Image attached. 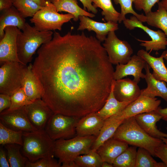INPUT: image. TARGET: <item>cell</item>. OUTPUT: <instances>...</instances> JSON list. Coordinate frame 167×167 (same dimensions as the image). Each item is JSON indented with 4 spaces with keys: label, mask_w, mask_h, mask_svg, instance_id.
Returning <instances> with one entry per match:
<instances>
[{
    "label": "cell",
    "mask_w": 167,
    "mask_h": 167,
    "mask_svg": "<svg viewBox=\"0 0 167 167\" xmlns=\"http://www.w3.org/2000/svg\"><path fill=\"white\" fill-rule=\"evenodd\" d=\"M32 64L41 99L54 113L81 118L98 111L110 92L114 69L96 37L55 32Z\"/></svg>",
    "instance_id": "obj_1"
},
{
    "label": "cell",
    "mask_w": 167,
    "mask_h": 167,
    "mask_svg": "<svg viewBox=\"0 0 167 167\" xmlns=\"http://www.w3.org/2000/svg\"><path fill=\"white\" fill-rule=\"evenodd\" d=\"M112 138L129 145L144 148L153 156L156 148L163 142L161 139L152 137L147 133L138 124L135 117L125 119Z\"/></svg>",
    "instance_id": "obj_2"
},
{
    "label": "cell",
    "mask_w": 167,
    "mask_h": 167,
    "mask_svg": "<svg viewBox=\"0 0 167 167\" xmlns=\"http://www.w3.org/2000/svg\"><path fill=\"white\" fill-rule=\"evenodd\" d=\"M23 140L21 150L30 162L54 158L55 141L50 138L45 129L23 132Z\"/></svg>",
    "instance_id": "obj_3"
},
{
    "label": "cell",
    "mask_w": 167,
    "mask_h": 167,
    "mask_svg": "<svg viewBox=\"0 0 167 167\" xmlns=\"http://www.w3.org/2000/svg\"><path fill=\"white\" fill-rule=\"evenodd\" d=\"M22 31L17 38V55L20 62L27 65L38 48L50 41L54 33L51 31H38L27 22Z\"/></svg>",
    "instance_id": "obj_4"
},
{
    "label": "cell",
    "mask_w": 167,
    "mask_h": 167,
    "mask_svg": "<svg viewBox=\"0 0 167 167\" xmlns=\"http://www.w3.org/2000/svg\"><path fill=\"white\" fill-rule=\"evenodd\" d=\"M96 138L94 135L82 136L77 135L69 139H61L55 140L54 156L61 164L74 161L78 156L88 153Z\"/></svg>",
    "instance_id": "obj_5"
},
{
    "label": "cell",
    "mask_w": 167,
    "mask_h": 167,
    "mask_svg": "<svg viewBox=\"0 0 167 167\" xmlns=\"http://www.w3.org/2000/svg\"><path fill=\"white\" fill-rule=\"evenodd\" d=\"M74 18L70 13H59L52 2H46L45 6L38 10L30 21L39 31H61L62 25Z\"/></svg>",
    "instance_id": "obj_6"
},
{
    "label": "cell",
    "mask_w": 167,
    "mask_h": 167,
    "mask_svg": "<svg viewBox=\"0 0 167 167\" xmlns=\"http://www.w3.org/2000/svg\"><path fill=\"white\" fill-rule=\"evenodd\" d=\"M0 68V93L11 96L22 87L27 65L16 61L4 62Z\"/></svg>",
    "instance_id": "obj_7"
},
{
    "label": "cell",
    "mask_w": 167,
    "mask_h": 167,
    "mask_svg": "<svg viewBox=\"0 0 167 167\" xmlns=\"http://www.w3.org/2000/svg\"><path fill=\"white\" fill-rule=\"evenodd\" d=\"M81 118L54 113L48 120L45 130L55 141L69 138L76 133V126Z\"/></svg>",
    "instance_id": "obj_8"
},
{
    "label": "cell",
    "mask_w": 167,
    "mask_h": 167,
    "mask_svg": "<svg viewBox=\"0 0 167 167\" xmlns=\"http://www.w3.org/2000/svg\"><path fill=\"white\" fill-rule=\"evenodd\" d=\"M103 46L112 64L126 63L130 60L133 53L130 44L126 41L119 39L115 31L109 33Z\"/></svg>",
    "instance_id": "obj_9"
},
{
    "label": "cell",
    "mask_w": 167,
    "mask_h": 167,
    "mask_svg": "<svg viewBox=\"0 0 167 167\" xmlns=\"http://www.w3.org/2000/svg\"><path fill=\"white\" fill-rule=\"evenodd\" d=\"M125 27L130 30L135 28H139L146 32L150 37V41H144L138 39H136L141 42L140 45L144 47L145 50L158 51L165 49L167 46V38L165 33L161 30L155 31L152 30L144 25L135 16H131L129 19H126L123 21Z\"/></svg>",
    "instance_id": "obj_10"
},
{
    "label": "cell",
    "mask_w": 167,
    "mask_h": 167,
    "mask_svg": "<svg viewBox=\"0 0 167 167\" xmlns=\"http://www.w3.org/2000/svg\"><path fill=\"white\" fill-rule=\"evenodd\" d=\"M0 120L5 126L15 131L29 132L38 130L30 122L25 106L11 111L4 110L0 113Z\"/></svg>",
    "instance_id": "obj_11"
},
{
    "label": "cell",
    "mask_w": 167,
    "mask_h": 167,
    "mask_svg": "<svg viewBox=\"0 0 167 167\" xmlns=\"http://www.w3.org/2000/svg\"><path fill=\"white\" fill-rule=\"evenodd\" d=\"M4 31V36L0 41V64L9 61L20 62L17 55V38L21 30L15 26H8Z\"/></svg>",
    "instance_id": "obj_12"
},
{
    "label": "cell",
    "mask_w": 167,
    "mask_h": 167,
    "mask_svg": "<svg viewBox=\"0 0 167 167\" xmlns=\"http://www.w3.org/2000/svg\"><path fill=\"white\" fill-rule=\"evenodd\" d=\"M161 101L141 94L135 100L128 105L123 110L116 114L121 119L135 117L139 114L157 110Z\"/></svg>",
    "instance_id": "obj_13"
},
{
    "label": "cell",
    "mask_w": 167,
    "mask_h": 167,
    "mask_svg": "<svg viewBox=\"0 0 167 167\" xmlns=\"http://www.w3.org/2000/svg\"><path fill=\"white\" fill-rule=\"evenodd\" d=\"M25 108L30 122L37 130L45 129L48 120L54 113L41 98L25 106Z\"/></svg>",
    "instance_id": "obj_14"
},
{
    "label": "cell",
    "mask_w": 167,
    "mask_h": 167,
    "mask_svg": "<svg viewBox=\"0 0 167 167\" xmlns=\"http://www.w3.org/2000/svg\"><path fill=\"white\" fill-rule=\"evenodd\" d=\"M146 63L144 59L137 54L132 55L126 63L116 65L113 73L114 79H119L131 75L134 77L133 80L138 84L141 79L145 78V74L142 71Z\"/></svg>",
    "instance_id": "obj_15"
},
{
    "label": "cell",
    "mask_w": 167,
    "mask_h": 167,
    "mask_svg": "<svg viewBox=\"0 0 167 167\" xmlns=\"http://www.w3.org/2000/svg\"><path fill=\"white\" fill-rule=\"evenodd\" d=\"M80 20L78 30L85 29L93 31L96 33V38L101 42L104 41L109 33L118 29V24L113 21L101 23L94 21L85 16L79 17Z\"/></svg>",
    "instance_id": "obj_16"
},
{
    "label": "cell",
    "mask_w": 167,
    "mask_h": 167,
    "mask_svg": "<svg viewBox=\"0 0 167 167\" xmlns=\"http://www.w3.org/2000/svg\"><path fill=\"white\" fill-rule=\"evenodd\" d=\"M138 83L127 78L114 80L113 89L116 98L122 102H133L141 95Z\"/></svg>",
    "instance_id": "obj_17"
},
{
    "label": "cell",
    "mask_w": 167,
    "mask_h": 167,
    "mask_svg": "<svg viewBox=\"0 0 167 167\" xmlns=\"http://www.w3.org/2000/svg\"><path fill=\"white\" fill-rule=\"evenodd\" d=\"M104 122L96 112L88 114L79 120L76 126V134L82 136L94 135L97 137Z\"/></svg>",
    "instance_id": "obj_18"
},
{
    "label": "cell",
    "mask_w": 167,
    "mask_h": 167,
    "mask_svg": "<svg viewBox=\"0 0 167 167\" xmlns=\"http://www.w3.org/2000/svg\"><path fill=\"white\" fill-rule=\"evenodd\" d=\"M135 118L140 127L151 136L160 139L167 138V133L161 131L157 128L156 123L162 119V116L157 110L139 114Z\"/></svg>",
    "instance_id": "obj_19"
},
{
    "label": "cell",
    "mask_w": 167,
    "mask_h": 167,
    "mask_svg": "<svg viewBox=\"0 0 167 167\" xmlns=\"http://www.w3.org/2000/svg\"><path fill=\"white\" fill-rule=\"evenodd\" d=\"M129 145L125 142L112 137L101 145L96 151L103 161L113 164L115 160L129 147Z\"/></svg>",
    "instance_id": "obj_20"
},
{
    "label": "cell",
    "mask_w": 167,
    "mask_h": 167,
    "mask_svg": "<svg viewBox=\"0 0 167 167\" xmlns=\"http://www.w3.org/2000/svg\"><path fill=\"white\" fill-rule=\"evenodd\" d=\"M150 67L147 63L144 69V79L147 84L146 88L141 90V94L152 98L159 96L167 102V87L166 82L159 80L150 72Z\"/></svg>",
    "instance_id": "obj_21"
},
{
    "label": "cell",
    "mask_w": 167,
    "mask_h": 167,
    "mask_svg": "<svg viewBox=\"0 0 167 167\" xmlns=\"http://www.w3.org/2000/svg\"><path fill=\"white\" fill-rule=\"evenodd\" d=\"M25 18L14 6L2 11L0 16V39L3 37L4 29L7 26H15L22 30L26 25Z\"/></svg>",
    "instance_id": "obj_22"
},
{
    "label": "cell",
    "mask_w": 167,
    "mask_h": 167,
    "mask_svg": "<svg viewBox=\"0 0 167 167\" xmlns=\"http://www.w3.org/2000/svg\"><path fill=\"white\" fill-rule=\"evenodd\" d=\"M137 54L144 59L152 69V74L155 78L167 83V68L162 56L154 57L143 49L138 50Z\"/></svg>",
    "instance_id": "obj_23"
},
{
    "label": "cell",
    "mask_w": 167,
    "mask_h": 167,
    "mask_svg": "<svg viewBox=\"0 0 167 167\" xmlns=\"http://www.w3.org/2000/svg\"><path fill=\"white\" fill-rule=\"evenodd\" d=\"M124 120L116 114L105 120L99 135L92 147L91 150L96 151L105 142L112 138L118 126Z\"/></svg>",
    "instance_id": "obj_24"
},
{
    "label": "cell",
    "mask_w": 167,
    "mask_h": 167,
    "mask_svg": "<svg viewBox=\"0 0 167 167\" xmlns=\"http://www.w3.org/2000/svg\"><path fill=\"white\" fill-rule=\"evenodd\" d=\"M22 88L28 98L32 101L41 98V88L33 71L32 63H30L28 66Z\"/></svg>",
    "instance_id": "obj_25"
},
{
    "label": "cell",
    "mask_w": 167,
    "mask_h": 167,
    "mask_svg": "<svg viewBox=\"0 0 167 167\" xmlns=\"http://www.w3.org/2000/svg\"><path fill=\"white\" fill-rule=\"evenodd\" d=\"M114 80L112 83L111 90L106 102L98 111L97 114L104 120L123 110L132 102H122L117 100L113 92Z\"/></svg>",
    "instance_id": "obj_26"
},
{
    "label": "cell",
    "mask_w": 167,
    "mask_h": 167,
    "mask_svg": "<svg viewBox=\"0 0 167 167\" xmlns=\"http://www.w3.org/2000/svg\"><path fill=\"white\" fill-rule=\"evenodd\" d=\"M58 12H66L74 16L73 20L76 22L80 16H85L90 18L95 16L93 13L87 12L81 8L78 5L77 0H52Z\"/></svg>",
    "instance_id": "obj_27"
},
{
    "label": "cell",
    "mask_w": 167,
    "mask_h": 167,
    "mask_svg": "<svg viewBox=\"0 0 167 167\" xmlns=\"http://www.w3.org/2000/svg\"><path fill=\"white\" fill-rule=\"evenodd\" d=\"M158 3L156 11L145 15V22L151 26L161 29L167 38V11L160 2Z\"/></svg>",
    "instance_id": "obj_28"
},
{
    "label": "cell",
    "mask_w": 167,
    "mask_h": 167,
    "mask_svg": "<svg viewBox=\"0 0 167 167\" xmlns=\"http://www.w3.org/2000/svg\"><path fill=\"white\" fill-rule=\"evenodd\" d=\"M7 151V159L11 167H25L28 158L21 153L22 146L16 144L4 145Z\"/></svg>",
    "instance_id": "obj_29"
},
{
    "label": "cell",
    "mask_w": 167,
    "mask_h": 167,
    "mask_svg": "<svg viewBox=\"0 0 167 167\" xmlns=\"http://www.w3.org/2000/svg\"><path fill=\"white\" fill-rule=\"evenodd\" d=\"M23 132L13 130L0 122V144L2 145L10 144L23 145Z\"/></svg>",
    "instance_id": "obj_30"
},
{
    "label": "cell",
    "mask_w": 167,
    "mask_h": 167,
    "mask_svg": "<svg viewBox=\"0 0 167 167\" xmlns=\"http://www.w3.org/2000/svg\"><path fill=\"white\" fill-rule=\"evenodd\" d=\"M95 8H100L102 10V15L107 22L111 21L117 23L120 13L114 8L111 0H91Z\"/></svg>",
    "instance_id": "obj_31"
},
{
    "label": "cell",
    "mask_w": 167,
    "mask_h": 167,
    "mask_svg": "<svg viewBox=\"0 0 167 167\" xmlns=\"http://www.w3.org/2000/svg\"><path fill=\"white\" fill-rule=\"evenodd\" d=\"M137 147L131 146L120 154L113 164L115 167H135Z\"/></svg>",
    "instance_id": "obj_32"
},
{
    "label": "cell",
    "mask_w": 167,
    "mask_h": 167,
    "mask_svg": "<svg viewBox=\"0 0 167 167\" xmlns=\"http://www.w3.org/2000/svg\"><path fill=\"white\" fill-rule=\"evenodd\" d=\"M146 149L138 148L137 150L135 167H166L163 162H157Z\"/></svg>",
    "instance_id": "obj_33"
},
{
    "label": "cell",
    "mask_w": 167,
    "mask_h": 167,
    "mask_svg": "<svg viewBox=\"0 0 167 167\" xmlns=\"http://www.w3.org/2000/svg\"><path fill=\"white\" fill-rule=\"evenodd\" d=\"M74 161L78 167H101L103 162L97 151L91 149L88 153L77 156Z\"/></svg>",
    "instance_id": "obj_34"
},
{
    "label": "cell",
    "mask_w": 167,
    "mask_h": 167,
    "mask_svg": "<svg viewBox=\"0 0 167 167\" xmlns=\"http://www.w3.org/2000/svg\"><path fill=\"white\" fill-rule=\"evenodd\" d=\"M13 6L24 18L32 17L42 7L31 0H12Z\"/></svg>",
    "instance_id": "obj_35"
},
{
    "label": "cell",
    "mask_w": 167,
    "mask_h": 167,
    "mask_svg": "<svg viewBox=\"0 0 167 167\" xmlns=\"http://www.w3.org/2000/svg\"><path fill=\"white\" fill-rule=\"evenodd\" d=\"M116 4H119L121 7V12L118 22L120 23L126 19V15L131 14L136 16L141 22H145L146 16L143 14H139L136 13L132 7L133 0H113Z\"/></svg>",
    "instance_id": "obj_36"
},
{
    "label": "cell",
    "mask_w": 167,
    "mask_h": 167,
    "mask_svg": "<svg viewBox=\"0 0 167 167\" xmlns=\"http://www.w3.org/2000/svg\"><path fill=\"white\" fill-rule=\"evenodd\" d=\"M11 104L8 111L14 110L30 104L33 101L27 97L22 87L15 92L10 96Z\"/></svg>",
    "instance_id": "obj_37"
},
{
    "label": "cell",
    "mask_w": 167,
    "mask_h": 167,
    "mask_svg": "<svg viewBox=\"0 0 167 167\" xmlns=\"http://www.w3.org/2000/svg\"><path fill=\"white\" fill-rule=\"evenodd\" d=\"M61 164L54 158H43L32 162L28 160L26 164L25 167H60Z\"/></svg>",
    "instance_id": "obj_38"
},
{
    "label": "cell",
    "mask_w": 167,
    "mask_h": 167,
    "mask_svg": "<svg viewBox=\"0 0 167 167\" xmlns=\"http://www.w3.org/2000/svg\"><path fill=\"white\" fill-rule=\"evenodd\" d=\"M159 0H133V3L136 10H143L146 15L152 11V7L156 3H158Z\"/></svg>",
    "instance_id": "obj_39"
},
{
    "label": "cell",
    "mask_w": 167,
    "mask_h": 167,
    "mask_svg": "<svg viewBox=\"0 0 167 167\" xmlns=\"http://www.w3.org/2000/svg\"><path fill=\"white\" fill-rule=\"evenodd\" d=\"M155 156L160 159L167 167V147L163 142L156 149Z\"/></svg>",
    "instance_id": "obj_40"
},
{
    "label": "cell",
    "mask_w": 167,
    "mask_h": 167,
    "mask_svg": "<svg viewBox=\"0 0 167 167\" xmlns=\"http://www.w3.org/2000/svg\"><path fill=\"white\" fill-rule=\"evenodd\" d=\"M11 104V96L7 94H0V113L9 108Z\"/></svg>",
    "instance_id": "obj_41"
},
{
    "label": "cell",
    "mask_w": 167,
    "mask_h": 167,
    "mask_svg": "<svg viewBox=\"0 0 167 167\" xmlns=\"http://www.w3.org/2000/svg\"><path fill=\"white\" fill-rule=\"evenodd\" d=\"M82 4L85 10L87 9L88 12H92L94 14H96L97 10L92 4L91 0H79Z\"/></svg>",
    "instance_id": "obj_42"
},
{
    "label": "cell",
    "mask_w": 167,
    "mask_h": 167,
    "mask_svg": "<svg viewBox=\"0 0 167 167\" xmlns=\"http://www.w3.org/2000/svg\"><path fill=\"white\" fill-rule=\"evenodd\" d=\"M0 167H10L7 159V154L4 149L1 147L0 148Z\"/></svg>",
    "instance_id": "obj_43"
},
{
    "label": "cell",
    "mask_w": 167,
    "mask_h": 167,
    "mask_svg": "<svg viewBox=\"0 0 167 167\" xmlns=\"http://www.w3.org/2000/svg\"><path fill=\"white\" fill-rule=\"evenodd\" d=\"M13 6L12 0H0V11L9 9Z\"/></svg>",
    "instance_id": "obj_44"
},
{
    "label": "cell",
    "mask_w": 167,
    "mask_h": 167,
    "mask_svg": "<svg viewBox=\"0 0 167 167\" xmlns=\"http://www.w3.org/2000/svg\"><path fill=\"white\" fill-rule=\"evenodd\" d=\"M157 111L162 116V119L167 122V107L161 108L159 107Z\"/></svg>",
    "instance_id": "obj_45"
},
{
    "label": "cell",
    "mask_w": 167,
    "mask_h": 167,
    "mask_svg": "<svg viewBox=\"0 0 167 167\" xmlns=\"http://www.w3.org/2000/svg\"><path fill=\"white\" fill-rule=\"evenodd\" d=\"M62 164V167H78L75 161L64 162Z\"/></svg>",
    "instance_id": "obj_46"
},
{
    "label": "cell",
    "mask_w": 167,
    "mask_h": 167,
    "mask_svg": "<svg viewBox=\"0 0 167 167\" xmlns=\"http://www.w3.org/2000/svg\"><path fill=\"white\" fill-rule=\"evenodd\" d=\"M41 7L45 6L46 2L45 0H31Z\"/></svg>",
    "instance_id": "obj_47"
},
{
    "label": "cell",
    "mask_w": 167,
    "mask_h": 167,
    "mask_svg": "<svg viewBox=\"0 0 167 167\" xmlns=\"http://www.w3.org/2000/svg\"><path fill=\"white\" fill-rule=\"evenodd\" d=\"M113 164H110L106 161H103L101 167H113Z\"/></svg>",
    "instance_id": "obj_48"
},
{
    "label": "cell",
    "mask_w": 167,
    "mask_h": 167,
    "mask_svg": "<svg viewBox=\"0 0 167 167\" xmlns=\"http://www.w3.org/2000/svg\"><path fill=\"white\" fill-rule=\"evenodd\" d=\"M160 2L162 6L167 11V0H162Z\"/></svg>",
    "instance_id": "obj_49"
},
{
    "label": "cell",
    "mask_w": 167,
    "mask_h": 167,
    "mask_svg": "<svg viewBox=\"0 0 167 167\" xmlns=\"http://www.w3.org/2000/svg\"><path fill=\"white\" fill-rule=\"evenodd\" d=\"M164 59H165L166 61L167 62V50L163 51L161 55Z\"/></svg>",
    "instance_id": "obj_50"
},
{
    "label": "cell",
    "mask_w": 167,
    "mask_h": 167,
    "mask_svg": "<svg viewBox=\"0 0 167 167\" xmlns=\"http://www.w3.org/2000/svg\"><path fill=\"white\" fill-rule=\"evenodd\" d=\"M161 139L166 146L167 147V138H163Z\"/></svg>",
    "instance_id": "obj_51"
},
{
    "label": "cell",
    "mask_w": 167,
    "mask_h": 167,
    "mask_svg": "<svg viewBox=\"0 0 167 167\" xmlns=\"http://www.w3.org/2000/svg\"><path fill=\"white\" fill-rule=\"evenodd\" d=\"M45 1H46V2H51L52 0H45Z\"/></svg>",
    "instance_id": "obj_52"
},
{
    "label": "cell",
    "mask_w": 167,
    "mask_h": 167,
    "mask_svg": "<svg viewBox=\"0 0 167 167\" xmlns=\"http://www.w3.org/2000/svg\"><path fill=\"white\" fill-rule=\"evenodd\" d=\"M166 130H167V127H166Z\"/></svg>",
    "instance_id": "obj_53"
}]
</instances>
